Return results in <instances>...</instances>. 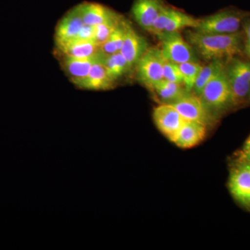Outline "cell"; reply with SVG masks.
<instances>
[{"label":"cell","mask_w":250,"mask_h":250,"mask_svg":"<svg viewBox=\"0 0 250 250\" xmlns=\"http://www.w3.org/2000/svg\"><path fill=\"white\" fill-rule=\"evenodd\" d=\"M186 36L197 54L210 62L224 59L228 60L243 52L244 36L240 31L233 34H208L189 30Z\"/></svg>","instance_id":"1"},{"label":"cell","mask_w":250,"mask_h":250,"mask_svg":"<svg viewBox=\"0 0 250 250\" xmlns=\"http://www.w3.org/2000/svg\"><path fill=\"white\" fill-rule=\"evenodd\" d=\"M225 71L231 90V107L241 106L250 92V62L232 57L225 63Z\"/></svg>","instance_id":"2"},{"label":"cell","mask_w":250,"mask_h":250,"mask_svg":"<svg viewBox=\"0 0 250 250\" xmlns=\"http://www.w3.org/2000/svg\"><path fill=\"white\" fill-rule=\"evenodd\" d=\"M200 97L210 114L231 107V90L225 67L207 83Z\"/></svg>","instance_id":"3"},{"label":"cell","mask_w":250,"mask_h":250,"mask_svg":"<svg viewBox=\"0 0 250 250\" xmlns=\"http://www.w3.org/2000/svg\"><path fill=\"white\" fill-rule=\"evenodd\" d=\"M246 18V14L241 11H220L200 19V24L194 30L201 34H233L239 31Z\"/></svg>","instance_id":"4"},{"label":"cell","mask_w":250,"mask_h":250,"mask_svg":"<svg viewBox=\"0 0 250 250\" xmlns=\"http://www.w3.org/2000/svg\"><path fill=\"white\" fill-rule=\"evenodd\" d=\"M162 45L164 59L174 63L197 62L195 49L179 31H163L156 35Z\"/></svg>","instance_id":"5"},{"label":"cell","mask_w":250,"mask_h":250,"mask_svg":"<svg viewBox=\"0 0 250 250\" xmlns=\"http://www.w3.org/2000/svg\"><path fill=\"white\" fill-rule=\"evenodd\" d=\"M164 62L161 49L148 48L136 64L138 80L149 88L164 80Z\"/></svg>","instance_id":"6"},{"label":"cell","mask_w":250,"mask_h":250,"mask_svg":"<svg viewBox=\"0 0 250 250\" xmlns=\"http://www.w3.org/2000/svg\"><path fill=\"white\" fill-rule=\"evenodd\" d=\"M229 189L234 200L250 211V164L239 159L230 171Z\"/></svg>","instance_id":"7"},{"label":"cell","mask_w":250,"mask_h":250,"mask_svg":"<svg viewBox=\"0 0 250 250\" xmlns=\"http://www.w3.org/2000/svg\"><path fill=\"white\" fill-rule=\"evenodd\" d=\"M200 22V19L166 6L156 18L149 33L156 36L163 31H179L185 28L195 29Z\"/></svg>","instance_id":"8"},{"label":"cell","mask_w":250,"mask_h":250,"mask_svg":"<svg viewBox=\"0 0 250 250\" xmlns=\"http://www.w3.org/2000/svg\"><path fill=\"white\" fill-rule=\"evenodd\" d=\"M153 118L158 129L172 143L187 121L170 104H163L154 108Z\"/></svg>","instance_id":"9"},{"label":"cell","mask_w":250,"mask_h":250,"mask_svg":"<svg viewBox=\"0 0 250 250\" xmlns=\"http://www.w3.org/2000/svg\"><path fill=\"white\" fill-rule=\"evenodd\" d=\"M171 104L187 121L198 122L207 126L211 119L210 112L202 103L200 97L195 94L188 93Z\"/></svg>","instance_id":"10"},{"label":"cell","mask_w":250,"mask_h":250,"mask_svg":"<svg viewBox=\"0 0 250 250\" xmlns=\"http://www.w3.org/2000/svg\"><path fill=\"white\" fill-rule=\"evenodd\" d=\"M125 29L124 42L120 52L127 61L131 69L136 65L149 47L146 39L140 36L126 21Z\"/></svg>","instance_id":"11"},{"label":"cell","mask_w":250,"mask_h":250,"mask_svg":"<svg viewBox=\"0 0 250 250\" xmlns=\"http://www.w3.org/2000/svg\"><path fill=\"white\" fill-rule=\"evenodd\" d=\"M166 6L163 0H135L131 14L141 27L149 32L156 18Z\"/></svg>","instance_id":"12"},{"label":"cell","mask_w":250,"mask_h":250,"mask_svg":"<svg viewBox=\"0 0 250 250\" xmlns=\"http://www.w3.org/2000/svg\"><path fill=\"white\" fill-rule=\"evenodd\" d=\"M84 25L78 6L70 10L60 20L55 29L56 45L75 39Z\"/></svg>","instance_id":"13"},{"label":"cell","mask_w":250,"mask_h":250,"mask_svg":"<svg viewBox=\"0 0 250 250\" xmlns=\"http://www.w3.org/2000/svg\"><path fill=\"white\" fill-rule=\"evenodd\" d=\"M206 134V125L196 121H187L179 131L174 143L184 149L195 147L203 141Z\"/></svg>","instance_id":"14"},{"label":"cell","mask_w":250,"mask_h":250,"mask_svg":"<svg viewBox=\"0 0 250 250\" xmlns=\"http://www.w3.org/2000/svg\"><path fill=\"white\" fill-rule=\"evenodd\" d=\"M98 54L90 58H76L62 56V68L75 84L78 85L88 75L96 61Z\"/></svg>","instance_id":"15"},{"label":"cell","mask_w":250,"mask_h":250,"mask_svg":"<svg viewBox=\"0 0 250 250\" xmlns=\"http://www.w3.org/2000/svg\"><path fill=\"white\" fill-rule=\"evenodd\" d=\"M99 52L89 73L77 85L81 88L89 90H106L111 88L113 84L114 81L108 75L106 68L99 59Z\"/></svg>","instance_id":"16"},{"label":"cell","mask_w":250,"mask_h":250,"mask_svg":"<svg viewBox=\"0 0 250 250\" xmlns=\"http://www.w3.org/2000/svg\"><path fill=\"white\" fill-rule=\"evenodd\" d=\"M56 45L62 56L76 58H90L100 52V47L94 41L81 40L77 38Z\"/></svg>","instance_id":"17"},{"label":"cell","mask_w":250,"mask_h":250,"mask_svg":"<svg viewBox=\"0 0 250 250\" xmlns=\"http://www.w3.org/2000/svg\"><path fill=\"white\" fill-rule=\"evenodd\" d=\"M77 6L84 24L94 27L106 22L118 15L109 8L98 3L84 2Z\"/></svg>","instance_id":"18"},{"label":"cell","mask_w":250,"mask_h":250,"mask_svg":"<svg viewBox=\"0 0 250 250\" xmlns=\"http://www.w3.org/2000/svg\"><path fill=\"white\" fill-rule=\"evenodd\" d=\"M154 90L158 98L164 104H172L190 93L186 90L184 84L174 83L166 80L159 81L150 87Z\"/></svg>","instance_id":"19"},{"label":"cell","mask_w":250,"mask_h":250,"mask_svg":"<svg viewBox=\"0 0 250 250\" xmlns=\"http://www.w3.org/2000/svg\"><path fill=\"white\" fill-rule=\"evenodd\" d=\"M99 59L106 68L108 75L114 82L131 69L127 61L121 52L105 54L100 50Z\"/></svg>","instance_id":"20"},{"label":"cell","mask_w":250,"mask_h":250,"mask_svg":"<svg viewBox=\"0 0 250 250\" xmlns=\"http://www.w3.org/2000/svg\"><path fill=\"white\" fill-rule=\"evenodd\" d=\"M225 67V62L223 60L211 61L208 65L202 67L192 89L195 95L200 96L207 83L220 72L223 71Z\"/></svg>","instance_id":"21"},{"label":"cell","mask_w":250,"mask_h":250,"mask_svg":"<svg viewBox=\"0 0 250 250\" xmlns=\"http://www.w3.org/2000/svg\"><path fill=\"white\" fill-rule=\"evenodd\" d=\"M125 23L126 21L123 18L106 42H104L103 45L100 46V50L103 53L111 54L121 51L125 39V29H126Z\"/></svg>","instance_id":"22"},{"label":"cell","mask_w":250,"mask_h":250,"mask_svg":"<svg viewBox=\"0 0 250 250\" xmlns=\"http://www.w3.org/2000/svg\"><path fill=\"white\" fill-rule=\"evenodd\" d=\"M178 65L183 76L184 87L190 93L203 66L197 62H187Z\"/></svg>","instance_id":"23"},{"label":"cell","mask_w":250,"mask_h":250,"mask_svg":"<svg viewBox=\"0 0 250 250\" xmlns=\"http://www.w3.org/2000/svg\"><path fill=\"white\" fill-rule=\"evenodd\" d=\"M122 19L123 18L120 15H118L116 17L112 18L106 22L95 26L94 42L95 44L100 47L104 42H106Z\"/></svg>","instance_id":"24"},{"label":"cell","mask_w":250,"mask_h":250,"mask_svg":"<svg viewBox=\"0 0 250 250\" xmlns=\"http://www.w3.org/2000/svg\"><path fill=\"white\" fill-rule=\"evenodd\" d=\"M164 80L184 84L183 76L178 64L169 62L164 59Z\"/></svg>","instance_id":"25"},{"label":"cell","mask_w":250,"mask_h":250,"mask_svg":"<svg viewBox=\"0 0 250 250\" xmlns=\"http://www.w3.org/2000/svg\"><path fill=\"white\" fill-rule=\"evenodd\" d=\"M243 29H244V45H243V52L250 59V19L246 18L243 22Z\"/></svg>","instance_id":"26"},{"label":"cell","mask_w":250,"mask_h":250,"mask_svg":"<svg viewBox=\"0 0 250 250\" xmlns=\"http://www.w3.org/2000/svg\"><path fill=\"white\" fill-rule=\"evenodd\" d=\"M95 36V27L84 24L79 33L77 39L83 41H94Z\"/></svg>","instance_id":"27"},{"label":"cell","mask_w":250,"mask_h":250,"mask_svg":"<svg viewBox=\"0 0 250 250\" xmlns=\"http://www.w3.org/2000/svg\"><path fill=\"white\" fill-rule=\"evenodd\" d=\"M239 159L250 164V151L243 149L241 152V156H240Z\"/></svg>","instance_id":"28"},{"label":"cell","mask_w":250,"mask_h":250,"mask_svg":"<svg viewBox=\"0 0 250 250\" xmlns=\"http://www.w3.org/2000/svg\"><path fill=\"white\" fill-rule=\"evenodd\" d=\"M243 149H246V150L250 151V137L248 138V140H247L246 144H245L244 148H243Z\"/></svg>","instance_id":"29"},{"label":"cell","mask_w":250,"mask_h":250,"mask_svg":"<svg viewBox=\"0 0 250 250\" xmlns=\"http://www.w3.org/2000/svg\"><path fill=\"white\" fill-rule=\"evenodd\" d=\"M248 102H250V94H249V96H248Z\"/></svg>","instance_id":"30"}]
</instances>
